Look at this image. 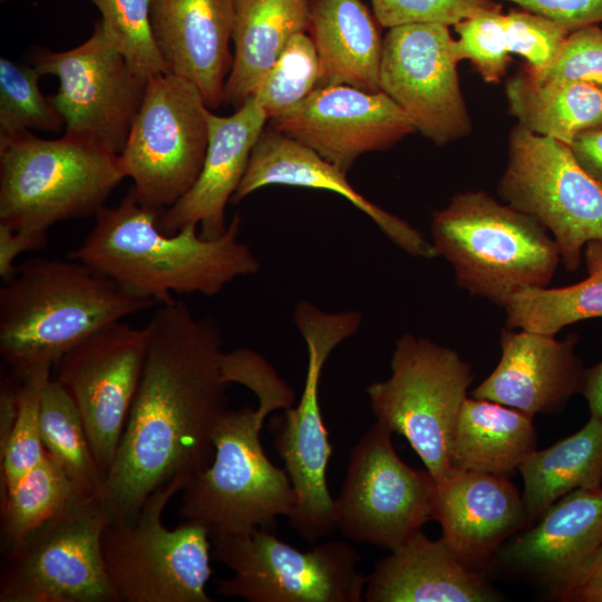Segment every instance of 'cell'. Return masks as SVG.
<instances>
[{
	"label": "cell",
	"mask_w": 602,
	"mask_h": 602,
	"mask_svg": "<svg viewBox=\"0 0 602 602\" xmlns=\"http://www.w3.org/2000/svg\"><path fill=\"white\" fill-rule=\"evenodd\" d=\"M146 327L142 379L98 496L108 521L134 515L157 488L204 470L227 410L232 383L219 322L173 300L158 304Z\"/></svg>",
	"instance_id": "cell-1"
},
{
	"label": "cell",
	"mask_w": 602,
	"mask_h": 602,
	"mask_svg": "<svg viewBox=\"0 0 602 602\" xmlns=\"http://www.w3.org/2000/svg\"><path fill=\"white\" fill-rule=\"evenodd\" d=\"M159 216L139 204L130 187L117 206H104L95 215L93 229L69 259L157 305L173 301V292L213 297L236 278L260 270L254 253L239 239V213L216 239L203 237L195 223L166 234Z\"/></svg>",
	"instance_id": "cell-2"
},
{
	"label": "cell",
	"mask_w": 602,
	"mask_h": 602,
	"mask_svg": "<svg viewBox=\"0 0 602 602\" xmlns=\"http://www.w3.org/2000/svg\"><path fill=\"white\" fill-rule=\"evenodd\" d=\"M0 288V355L21 380L100 329L157 303L125 292L76 260L36 258Z\"/></svg>",
	"instance_id": "cell-3"
},
{
	"label": "cell",
	"mask_w": 602,
	"mask_h": 602,
	"mask_svg": "<svg viewBox=\"0 0 602 602\" xmlns=\"http://www.w3.org/2000/svg\"><path fill=\"white\" fill-rule=\"evenodd\" d=\"M291 387L258 397L256 408L227 409L214 433V457L181 489L178 516L203 525L211 540L273 530L289 517L295 493L284 469L266 456L260 431L269 414L293 406Z\"/></svg>",
	"instance_id": "cell-4"
},
{
	"label": "cell",
	"mask_w": 602,
	"mask_h": 602,
	"mask_svg": "<svg viewBox=\"0 0 602 602\" xmlns=\"http://www.w3.org/2000/svg\"><path fill=\"white\" fill-rule=\"evenodd\" d=\"M430 232L457 285L502 307L523 290L547 287L561 263L557 244L538 221L484 191L454 195L433 212Z\"/></svg>",
	"instance_id": "cell-5"
},
{
	"label": "cell",
	"mask_w": 602,
	"mask_h": 602,
	"mask_svg": "<svg viewBox=\"0 0 602 602\" xmlns=\"http://www.w3.org/2000/svg\"><path fill=\"white\" fill-rule=\"evenodd\" d=\"M124 178L119 155L97 143L0 135V223L46 234L58 222L95 216Z\"/></svg>",
	"instance_id": "cell-6"
},
{
	"label": "cell",
	"mask_w": 602,
	"mask_h": 602,
	"mask_svg": "<svg viewBox=\"0 0 602 602\" xmlns=\"http://www.w3.org/2000/svg\"><path fill=\"white\" fill-rule=\"evenodd\" d=\"M185 485L154 491L132 516L108 521L101 534L104 566L116 602H212V541L200 523H162L169 499Z\"/></svg>",
	"instance_id": "cell-7"
},
{
	"label": "cell",
	"mask_w": 602,
	"mask_h": 602,
	"mask_svg": "<svg viewBox=\"0 0 602 602\" xmlns=\"http://www.w3.org/2000/svg\"><path fill=\"white\" fill-rule=\"evenodd\" d=\"M390 370L389 378L366 387L376 421L404 436L437 482L452 467L472 367L454 349L407 332L396 342Z\"/></svg>",
	"instance_id": "cell-8"
},
{
	"label": "cell",
	"mask_w": 602,
	"mask_h": 602,
	"mask_svg": "<svg viewBox=\"0 0 602 602\" xmlns=\"http://www.w3.org/2000/svg\"><path fill=\"white\" fill-rule=\"evenodd\" d=\"M293 321L307 344V373L299 404L284 410L274 447L295 493L289 525L305 542L315 544L336 530L327 479L331 445L320 408V378L330 353L359 330L362 315L356 310L326 312L300 300Z\"/></svg>",
	"instance_id": "cell-9"
},
{
	"label": "cell",
	"mask_w": 602,
	"mask_h": 602,
	"mask_svg": "<svg viewBox=\"0 0 602 602\" xmlns=\"http://www.w3.org/2000/svg\"><path fill=\"white\" fill-rule=\"evenodd\" d=\"M212 557L232 571L219 579L215 593L247 602H361L367 576L358 551L342 541L301 551L258 528L214 538Z\"/></svg>",
	"instance_id": "cell-10"
},
{
	"label": "cell",
	"mask_w": 602,
	"mask_h": 602,
	"mask_svg": "<svg viewBox=\"0 0 602 602\" xmlns=\"http://www.w3.org/2000/svg\"><path fill=\"white\" fill-rule=\"evenodd\" d=\"M210 110L188 80L164 72L148 78L119 154L139 204L162 214L191 190L207 151Z\"/></svg>",
	"instance_id": "cell-11"
},
{
	"label": "cell",
	"mask_w": 602,
	"mask_h": 602,
	"mask_svg": "<svg viewBox=\"0 0 602 602\" xmlns=\"http://www.w3.org/2000/svg\"><path fill=\"white\" fill-rule=\"evenodd\" d=\"M497 194L548 231L570 272L580 268L585 244L602 240V187L562 142L517 124L509 134Z\"/></svg>",
	"instance_id": "cell-12"
},
{
	"label": "cell",
	"mask_w": 602,
	"mask_h": 602,
	"mask_svg": "<svg viewBox=\"0 0 602 602\" xmlns=\"http://www.w3.org/2000/svg\"><path fill=\"white\" fill-rule=\"evenodd\" d=\"M107 523L98 497L75 498L4 556L0 602H116L100 547Z\"/></svg>",
	"instance_id": "cell-13"
},
{
	"label": "cell",
	"mask_w": 602,
	"mask_h": 602,
	"mask_svg": "<svg viewBox=\"0 0 602 602\" xmlns=\"http://www.w3.org/2000/svg\"><path fill=\"white\" fill-rule=\"evenodd\" d=\"M390 431L375 424L351 448L334 526L358 543L389 552L433 520L436 479L408 466L396 453Z\"/></svg>",
	"instance_id": "cell-14"
},
{
	"label": "cell",
	"mask_w": 602,
	"mask_h": 602,
	"mask_svg": "<svg viewBox=\"0 0 602 602\" xmlns=\"http://www.w3.org/2000/svg\"><path fill=\"white\" fill-rule=\"evenodd\" d=\"M35 67L59 87L49 99L65 122L66 136L90 140L120 154L142 106L148 78L135 72L100 21L81 45L40 52Z\"/></svg>",
	"instance_id": "cell-15"
},
{
	"label": "cell",
	"mask_w": 602,
	"mask_h": 602,
	"mask_svg": "<svg viewBox=\"0 0 602 602\" xmlns=\"http://www.w3.org/2000/svg\"><path fill=\"white\" fill-rule=\"evenodd\" d=\"M148 329L118 321L69 350L56 376L76 404L104 476L115 459L147 355Z\"/></svg>",
	"instance_id": "cell-16"
},
{
	"label": "cell",
	"mask_w": 602,
	"mask_h": 602,
	"mask_svg": "<svg viewBox=\"0 0 602 602\" xmlns=\"http://www.w3.org/2000/svg\"><path fill=\"white\" fill-rule=\"evenodd\" d=\"M455 39L448 26L414 23L382 39L380 90L437 146L466 136L472 122L459 87Z\"/></svg>",
	"instance_id": "cell-17"
},
{
	"label": "cell",
	"mask_w": 602,
	"mask_h": 602,
	"mask_svg": "<svg viewBox=\"0 0 602 602\" xmlns=\"http://www.w3.org/2000/svg\"><path fill=\"white\" fill-rule=\"evenodd\" d=\"M269 127L346 173L361 155L388 149L416 130L408 115L383 91L344 85L317 88L270 119Z\"/></svg>",
	"instance_id": "cell-18"
},
{
	"label": "cell",
	"mask_w": 602,
	"mask_h": 602,
	"mask_svg": "<svg viewBox=\"0 0 602 602\" xmlns=\"http://www.w3.org/2000/svg\"><path fill=\"white\" fill-rule=\"evenodd\" d=\"M602 545V485L554 502L533 524L506 541L492 564L547 588L566 586Z\"/></svg>",
	"instance_id": "cell-19"
},
{
	"label": "cell",
	"mask_w": 602,
	"mask_h": 602,
	"mask_svg": "<svg viewBox=\"0 0 602 602\" xmlns=\"http://www.w3.org/2000/svg\"><path fill=\"white\" fill-rule=\"evenodd\" d=\"M433 520L459 559L486 574L501 546L530 526L509 477L450 467L436 482Z\"/></svg>",
	"instance_id": "cell-20"
},
{
	"label": "cell",
	"mask_w": 602,
	"mask_h": 602,
	"mask_svg": "<svg viewBox=\"0 0 602 602\" xmlns=\"http://www.w3.org/2000/svg\"><path fill=\"white\" fill-rule=\"evenodd\" d=\"M577 334L564 340L553 334L505 328L501 359L470 397L492 400L532 417L559 414L585 383V368L575 353Z\"/></svg>",
	"instance_id": "cell-21"
},
{
	"label": "cell",
	"mask_w": 602,
	"mask_h": 602,
	"mask_svg": "<svg viewBox=\"0 0 602 602\" xmlns=\"http://www.w3.org/2000/svg\"><path fill=\"white\" fill-rule=\"evenodd\" d=\"M151 27L168 74L192 82L210 109L224 103L234 0H152Z\"/></svg>",
	"instance_id": "cell-22"
},
{
	"label": "cell",
	"mask_w": 602,
	"mask_h": 602,
	"mask_svg": "<svg viewBox=\"0 0 602 602\" xmlns=\"http://www.w3.org/2000/svg\"><path fill=\"white\" fill-rule=\"evenodd\" d=\"M269 185L308 187L338 194L365 213L406 253L425 259L438 256L433 243L418 230L360 194L347 179L346 172L302 143L270 127L262 132L255 143L245 174L231 201L236 204Z\"/></svg>",
	"instance_id": "cell-23"
},
{
	"label": "cell",
	"mask_w": 602,
	"mask_h": 602,
	"mask_svg": "<svg viewBox=\"0 0 602 602\" xmlns=\"http://www.w3.org/2000/svg\"><path fill=\"white\" fill-rule=\"evenodd\" d=\"M268 120L252 96L231 116L208 111V145L202 171L191 190L161 214L158 226L164 233L174 234L190 223L197 224L205 239H216L226 231V205Z\"/></svg>",
	"instance_id": "cell-24"
},
{
	"label": "cell",
	"mask_w": 602,
	"mask_h": 602,
	"mask_svg": "<svg viewBox=\"0 0 602 602\" xmlns=\"http://www.w3.org/2000/svg\"><path fill=\"white\" fill-rule=\"evenodd\" d=\"M367 602H495L486 574L465 564L441 538L423 530L377 562L367 576Z\"/></svg>",
	"instance_id": "cell-25"
},
{
	"label": "cell",
	"mask_w": 602,
	"mask_h": 602,
	"mask_svg": "<svg viewBox=\"0 0 602 602\" xmlns=\"http://www.w3.org/2000/svg\"><path fill=\"white\" fill-rule=\"evenodd\" d=\"M309 30L320 65V87L380 91L382 50L376 21L361 0H309Z\"/></svg>",
	"instance_id": "cell-26"
},
{
	"label": "cell",
	"mask_w": 602,
	"mask_h": 602,
	"mask_svg": "<svg viewBox=\"0 0 602 602\" xmlns=\"http://www.w3.org/2000/svg\"><path fill=\"white\" fill-rule=\"evenodd\" d=\"M309 0H234L233 62L224 103L242 106L289 40L309 30Z\"/></svg>",
	"instance_id": "cell-27"
},
{
	"label": "cell",
	"mask_w": 602,
	"mask_h": 602,
	"mask_svg": "<svg viewBox=\"0 0 602 602\" xmlns=\"http://www.w3.org/2000/svg\"><path fill=\"white\" fill-rule=\"evenodd\" d=\"M532 416L480 398H466L457 417L450 466L511 477L537 449Z\"/></svg>",
	"instance_id": "cell-28"
},
{
	"label": "cell",
	"mask_w": 602,
	"mask_h": 602,
	"mask_svg": "<svg viewBox=\"0 0 602 602\" xmlns=\"http://www.w3.org/2000/svg\"><path fill=\"white\" fill-rule=\"evenodd\" d=\"M505 96L518 125L566 145L577 134L602 127V88L590 82L541 81L522 69L506 81Z\"/></svg>",
	"instance_id": "cell-29"
},
{
	"label": "cell",
	"mask_w": 602,
	"mask_h": 602,
	"mask_svg": "<svg viewBox=\"0 0 602 602\" xmlns=\"http://www.w3.org/2000/svg\"><path fill=\"white\" fill-rule=\"evenodd\" d=\"M530 525L554 502L579 488L602 485V419L591 416L575 434L534 450L518 467Z\"/></svg>",
	"instance_id": "cell-30"
},
{
	"label": "cell",
	"mask_w": 602,
	"mask_h": 602,
	"mask_svg": "<svg viewBox=\"0 0 602 602\" xmlns=\"http://www.w3.org/2000/svg\"><path fill=\"white\" fill-rule=\"evenodd\" d=\"M588 276L560 288H531L511 298L504 307L506 326L555 336L566 326L602 318V240L583 250Z\"/></svg>",
	"instance_id": "cell-31"
},
{
	"label": "cell",
	"mask_w": 602,
	"mask_h": 602,
	"mask_svg": "<svg viewBox=\"0 0 602 602\" xmlns=\"http://www.w3.org/2000/svg\"><path fill=\"white\" fill-rule=\"evenodd\" d=\"M40 426L47 454L80 494L98 497L104 476L94 457L82 418L70 395L51 377L41 392Z\"/></svg>",
	"instance_id": "cell-32"
},
{
	"label": "cell",
	"mask_w": 602,
	"mask_h": 602,
	"mask_svg": "<svg viewBox=\"0 0 602 602\" xmlns=\"http://www.w3.org/2000/svg\"><path fill=\"white\" fill-rule=\"evenodd\" d=\"M78 496L84 495L46 452L43 458L1 501L3 556Z\"/></svg>",
	"instance_id": "cell-33"
},
{
	"label": "cell",
	"mask_w": 602,
	"mask_h": 602,
	"mask_svg": "<svg viewBox=\"0 0 602 602\" xmlns=\"http://www.w3.org/2000/svg\"><path fill=\"white\" fill-rule=\"evenodd\" d=\"M320 77L315 45L311 36L299 32L289 40L252 97L270 120L307 98L318 88Z\"/></svg>",
	"instance_id": "cell-34"
},
{
	"label": "cell",
	"mask_w": 602,
	"mask_h": 602,
	"mask_svg": "<svg viewBox=\"0 0 602 602\" xmlns=\"http://www.w3.org/2000/svg\"><path fill=\"white\" fill-rule=\"evenodd\" d=\"M36 67L0 59V135L30 129L58 133L65 127L61 115L39 88Z\"/></svg>",
	"instance_id": "cell-35"
},
{
	"label": "cell",
	"mask_w": 602,
	"mask_h": 602,
	"mask_svg": "<svg viewBox=\"0 0 602 602\" xmlns=\"http://www.w3.org/2000/svg\"><path fill=\"white\" fill-rule=\"evenodd\" d=\"M51 369H38L19 380L18 412L6 450L0 457L1 501L46 455L41 438L40 402Z\"/></svg>",
	"instance_id": "cell-36"
},
{
	"label": "cell",
	"mask_w": 602,
	"mask_h": 602,
	"mask_svg": "<svg viewBox=\"0 0 602 602\" xmlns=\"http://www.w3.org/2000/svg\"><path fill=\"white\" fill-rule=\"evenodd\" d=\"M100 12L107 36L142 77L168 74L151 27L152 0H89Z\"/></svg>",
	"instance_id": "cell-37"
},
{
	"label": "cell",
	"mask_w": 602,
	"mask_h": 602,
	"mask_svg": "<svg viewBox=\"0 0 602 602\" xmlns=\"http://www.w3.org/2000/svg\"><path fill=\"white\" fill-rule=\"evenodd\" d=\"M454 28L458 35L454 43L457 61L469 60L486 82H499L512 61L501 6L464 19Z\"/></svg>",
	"instance_id": "cell-38"
},
{
	"label": "cell",
	"mask_w": 602,
	"mask_h": 602,
	"mask_svg": "<svg viewBox=\"0 0 602 602\" xmlns=\"http://www.w3.org/2000/svg\"><path fill=\"white\" fill-rule=\"evenodd\" d=\"M572 30L526 10H511L505 14V32L509 54L526 60L523 68L537 75L548 68L559 56Z\"/></svg>",
	"instance_id": "cell-39"
},
{
	"label": "cell",
	"mask_w": 602,
	"mask_h": 602,
	"mask_svg": "<svg viewBox=\"0 0 602 602\" xmlns=\"http://www.w3.org/2000/svg\"><path fill=\"white\" fill-rule=\"evenodd\" d=\"M377 22L385 28L414 23L455 26L483 10L497 7L493 0H370Z\"/></svg>",
	"instance_id": "cell-40"
},
{
	"label": "cell",
	"mask_w": 602,
	"mask_h": 602,
	"mask_svg": "<svg viewBox=\"0 0 602 602\" xmlns=\"http://www.w3.org/2000/svg\"><path fill=\"white\" fill-rule=\"evenodd\" d=\"M531 76L541 81L579 80L602 88V28L589 25L572 30L554 62Z\"/></svg>",
	"instance_id": "cell-41"
},
{
	"label": "cell",
	"mask_w": 602,
	"mask_h": 602,
	"mask_svg": "<svg viewBox=\"0 0 602 602\" xmlns=\"http://www.w3.org/2000/svg\"><path fill=\"white\" fill-rule=\"evenodd\" d=\"M570 30L602 22V0H506Z\"/></svg>",
	"instance_id": "cell-42"
},
{
	"label": "cell",
	"mask_w": 602,
	"mask_h": 602,
	"mask_svg": "<svg viewBox=\"0 0 602 602\" xmlns=\"http://www.w3.org/2000/svg\"><path fill=\"white\" fill-rule=\"evenodd\" d=\"M548 599L562 602H602V545L577 575Z\"/></svg>",
	"instance_id": "cell-43"
},
{
	"label": "cell",
	"mask_w": 602,
	"mask_h": 602,
	"mask_svg": "<svg viewBox=\"0 0 602 602\" xmlns=\"http://www.w3.org/2000/svg\"><path fill=\"white\" fill-rule=\"evenodd\" d=\"M46 244L47 233H21L0 223V278L2 282L10 280L14 275L17 271L14 260L20 253L43 249Z\"/></svg>",
	"instance_id": "cell-44"
},
{
	"label": "cell",
	"mask_w": 602,
	"mask_h": 602,
	"mask_svg": "<svg viewBox=\"0 0 602 602\" xmlns=\"http://www.w3.org/2000/svg\"><path fill=\"white\" fill-rule=\"evenodd\" d=\"M569 147L580 167L602 187V127L577 134Z\"/></svg>",
	"instance_id": "cell-45"
},
{
	"label": "cell",
	"mask_w": 602,
	"mask_h": 602,
	"mask_svg": "<svg viewBox=\"0 0 602 602\" xmlns=\"http://www.w3.org/2000/svg\"><path fill=\"white\" fill-rule=\"evenodd\" d=\"M591 416L602 419V361L585 370L583 389Z\"/></svg>",
	"instance_id": "cell-46"
},
{
	"label": "cell",
	"mask_w": 602,
	"mask_h": 602,
	"mask_svg": "<svg viewBox=\"0 0 602 602\" xmlns=\"http://www.w3.org/2000/svg\"><path fill=\"white\" fill-rule=\"evenodd\" d=\"M3 1H6V0H1V2H3Z\"/></svg>",
	"instance_id": "cell-47"
}]
</instances>
